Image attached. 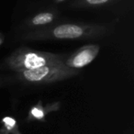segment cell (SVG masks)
<instances>
[{
  "label": "cell",
  "mask_w": 134,
  "mask_h": 134,
  "mask_svg": "<svg viewBox=\"0 0 134 134\" xmlns=\"http://www.w3.org/2000/svg\"><path fill=\"white\" fill-rule=\"evenodd\" d=\"M61 108V102H53L49 104H42L39 101L30 109L27 119L28 121H45L46 117L50 113L58 111Z\"/></svg>",
  "instance_id": "cell-6"
},
{
  "label": "cell",
  "mask_w": 134,
  "mask_h": 134,
  "mask_svg": "<svg viewBox=\"0 0 134 134\" xmlns=\"http://www.w3.org/2000/svg\"><path fill=\"white\" fill-rule=\"evenodd\" d=\"M119 0H74L70 4L72 8H100L118 2Z\"/></svg>",
  "instance_id": "cell-7"
},
{
  "label": "cell",
  "mask_w": 134,
  "mask_h": 134,
  "mask_svg": "<svg viewBox=\"0 0 134 134\" xmlns=\"http://www.w3.org/2000/svg\"><path fill=\"white\" fill-rule=\"evenodd\" d=\"M79 74V70L71 69L65 66L63 63L50 64L33 70L16 73L15 77L21 82L34 85H45L63 81L72 78Z\"/></svg>",
  "instance_id": "cell-3"
},
{
  "label": "cell",
  "mask_w": 134,
  "mask_h": 134,
  "mask_svg": "<svg viewBox=\"0 0 134 134\" xmlns=\"http://www.w3.org/2000/svg\"><path fill=\"white\" fill-rule=\"evenodd\" d=\"M99 44H86L79 48L63 61V64L71 69L80 70L90 64L98 55Z\"/></svg>",
  "instance_id": "cell-4"
},
{
  "label": "cell",
  "mask_w": 134,
  "mask_h": 134,
  "mask_svg": "<svg viewBox=\"0 0 134 134\" xmlns=\"http://www.w3.org/2000/svg\"><path fill=\"white\" fill-rule=\"evenodd\" d=\"M54 2L56 3H61V2H63V1H65V0H53Z\"/></svg>",
  "instance_id": "cell-11"
},
{
  "label": "cell",
  "mask_w": 134,
  "mask_h": 134,
  "mask_svg": "<svg viewBox=\"0 0 134 134\" xmlns=\"http://www.w3.org/2000/svg\"><path fill=\"white\" fill-rule=\"evenodd\" d=\"M2 127L0 128V134H21L19 125L14 118L7 116L1 120Z\"/></svg>",
  "instance_id": "cell-8"
},
{
  "label": "cell",
  "mask_w": 134,
  "mask_h": 134,
  "mask_svg": "<svg viewBox=\"0 0 134 134\" xmlns=\"http://www.w3.org/2000/svg\"><path fill=\"white\" fill-rule=\"evenodd\" d=\"M59 16L60 12L57 9H49L39 12L24 20L23 24L21 25V29L28 30L29 31L50 26L57 20Z\"/></svg>",
  "instance_id": "cell-5"
},
{
  "label": "cell",
  "mask_w": 134,
  "mask_h": 134,
  "mask_svg": "<svg viewBox=\"0 0 134 134\" xmlns=\"http://www.w3.org/2000/svg\"><path fill=\"white\" fill-rule=\"evenodd\" d=\"M115 23H60L44 28L29 30L21 39L25 41H64V40H87L105 37L112 33Z\"/></svg>",
  "instance_id": "cell-1"
},
{
  "label": "cell",
  "mask_w": 134,
  "mask_h": 134,
  "mask_svg": "<svg viewBox=\"0 0 134 134\" xmlns=\"http://www.w3.org/2000/svg\"><path fill=\"white\" fill-rule=\"evenodd\" d=\"M3 42H4V35L0 32V45H2Z\"/></svg>",
  "instance_id": "cell-10"
},
{
  "label": "cell",
  "mask_w": 134,
  "mask_h": 134,
  "mask_svg": "<svg viewBox=\"0 0 134 134\" xmlns=\"http://www.w3.org/2000/svg\"><path fill=\"white\" fill-rule=\"evenodd\" d=\"M66 56L63 54L49 52L35 51L27 47H21L14 51L5 60L8 69L15 73L33 70L50 64L63 63Z\"/></svg>",
  "instance_id": "cell-2"
},
{
  "label": "cell",
  "mask_w": 134,
  "mask_h": 134,
  "mask_svg": "<svg viewBox=\"0 0 134 134\" xmlns=\"http://www.w3.org/2000/svg\"><path fill=\"white\" fill-rule=\"evenodd\" d=\"M8 81V78L3 76V75H0V87H1L2 86H4Z\"/></svg>",
  "instance_id": "cell-9"
}]
</instances>
